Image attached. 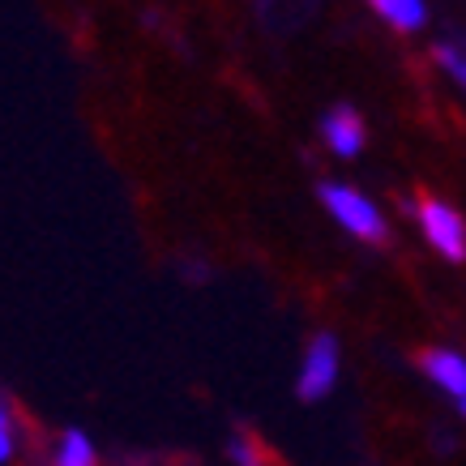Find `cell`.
Returning <instances> with one entry per match:
<instances>
[{
  "mask_svg": "<svg viewBox=\"0 0 466 466\" xmlns=\"http://www.w3.org/2000/svg\"><path fill=\"white\" fill-rule=\"evenodd\" d=\"M321 206L329 210V218H334L347 236H355V240H368V244L385 240L381 206H377L372 198H364L360 188H351V184H339V180L321 184Z\"/></svg>",
  "mask_w": 466,
  "mask_h": 466,
  "instance_id": "6da1fadb",
  "label": "cell"
},
{
  "mask_svg": "<svg viewBox=\"0 0 466 466\" xmlns=\"http://www.w3.org/2000/svg\"><path fill=\"white\" fill-rule=\"evenodd\" d=\"M420 227H424V240L437 248L441 257H450V261H462L466 257V218L453 206L437 198H424L420 201V210H415Z\"/></svg>",
  "mask_w": 466,
  "mask_h": 466,
  "instance_id": "7a4b0ae2",
  "label": "cell"
},
{
  "mask_svg": "<svg viewBox=\"0 0 466 466\" xmlns=\"http://www.w3.org/2000/svg\"><path fill=\"white\" fill-rule=\"evenodd\" d=\"M339 342H334V334H317V339L309 342V351H304V364H299V398L304 402H317V398H325L334 385H339Z\"/></svg>",
  "mask_w": 466,
  "mask_h": 466,
  "instance_id": "3957f363",
  "label": "cell"
},
{
  "mask_svg": "<svg viewBox=\"0 0 466 466\" xmlns=\"http://www.w3.org/2000/svg\"><path fill=\"white\" fill-rule=\"evenodd\" d=\"M424 372H428V381L437 385V390H445L450 394V402L458 407V415L466 420V355L458 351H424Z\"/></svg>",
  "mask_w": 466,
  "mask_h": 466,
  "instance_id": "277c9868",
  "label": "cell"
},
{
  "mask_svg": "<svg viewBox=\"0 0 466 466\" xmlns=\"http://www.w3.org/2000/svg\"><path fill=\"white\" fill-rule=\"evenodd\" d=\"M321 137L329 142V150L342 158H355L364 150V120L351 112V107H334V112L321 120Z\"/></svg>",
  "mask_w": 466,
  "mask_h": 466,
  "instance_id": "5b68a950",
  "label": "cell"
},
{
  "mask_svg": "<svg viewBox=\"0 0 466 466\" xmlns=\"http://www.w3.org/2000/svg\"><path fill=\"white\" fill-rule=\"evenodd\" d=\"M52 466H99V450H95V441L86 437L82 428H69V432H60Z\"/></svg>",
  "mask_w": 466,
  "mask_h": 466,
  "instance_id": "8992f818",
  "label": "cell"
},
{
  "mask_svg": "<svg viewBox=\"0 0 466 466\" xmlns=\"http://www.w3.org/2000/svg\"><path fill=\"white\" fill-rule=\"evenodd\" d=\"M372 9H377L394 30H407V35L410 30H424V22H428L424 0H377Z\"/></svg>",
  "mask_w": 466,
  "mask_h": 466,
  "instance_id": "52a82bcc",
  "label": "cell"
},
{
  "mask_svg": "<svg viewBox=\"0 0 466 466\" xmlns=\"http://www.w3.org/2000/svg\"><path fill=\"white\" fill-rule=\"evenodd\" d=\"M227 458L236 466H266V453H261V445L248 437H231L227 441Z\"/></svg>",
  "mask_w": 466,
  "mask_h": 466,
  "instance_id": "ba28073f",
  "label": "cell"
},
{
  "mask_svg": "<svg viewBox=\"0 0 466 466\" xmlns=\"http://www.w3.org/2000/svg\"><path fill=\"white\" fill-rule=\"evenodd\" d=\"M17 453V424H14V410L5 407L0 410V462H14Z\"/></svg>",
  "mask_w": 466,
  "mask_h": 466,
  "instance_id": "9c48e42d",
  "label": "cell"
},
{
  "mask_svg": "<svg viewBox=\"0 0 466 466\" xmlns=\"http://www.w3.org/2000/svg\"><path fill=\"white\" fill-rule=\"evenodd\" d=\"M437 60H441V65H445L450 73H462V65H466V60L458 56V52H453L450 43H441V47H437Z\"/></svg>",
  "mask_w": 466,
  "mask_h": 466,
  "instance_id": "30bf717a",
  "label": "cell"
}]
</instances>
